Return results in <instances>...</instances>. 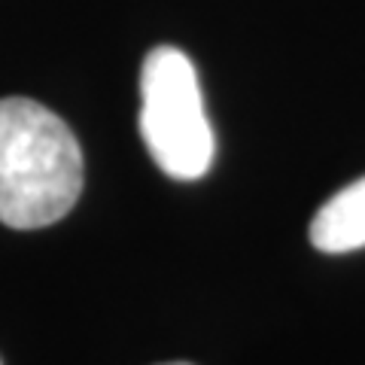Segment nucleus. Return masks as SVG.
Segmentation results:
<instances>
[{
	"label": "nucleus",
	"instance_id": "obj_4",
	"mask_svg": "<svg viewBox=\"0 0 365 365\" xmlns=\"http://www.w3.org/2000/svg\"><path fill=\"white\" fill-rule=\"evenodd\" d=\"M162 365H192V362H162Z\"/></svg>",
	"mask_w": 365,
	"mask_h": 365
},
{
	"label": "nucleus",
	"instance_id": "obj_1",
	"mask_svg": "<svg viewBox=\"0 0 365 365\" xmlns=\"http://www.w3.org/2000/svg\"><path fill=\"white\" fill-rule=\"evenodd\" d=\"M83 192V153L61 116L31 98L0 101V222L16 232L64 220Z\"/></svg>",
	"mask_w": 365,
	"mask_h": 365
},
{
	"label": "nucleus",
	"instance_id": "obj_3",
	"mask_svg": "<svg viewBox=\"0 0 365 365\" xmlns=\"http://www.w3.org/2000/svg\"><path fill=\"white\" fill-rule=\"evenodd\" d=\"M311 244L329 256L365 247V177L353 180L317 210L311 220Z\"/></svg>",
	"mask_w": 365,
	"mask_h": 365
},
{
	"label": "nucleus",
	"instance_id": "obj_2",
	"mask_svg": "<svg viewBox=\"0 0 365 365\" xmlns=\"http://www.w3.org/2000/svg\"><path fill=\"white\" fill-rule=\"evenodd\" d=\"M140 137L153 162L174 180H201L213 165V128L195 64L174 46H155L140 71Z\"/></svg>",
	"mask_w": 365,
	"mask_h": 365
}]
</instances>
